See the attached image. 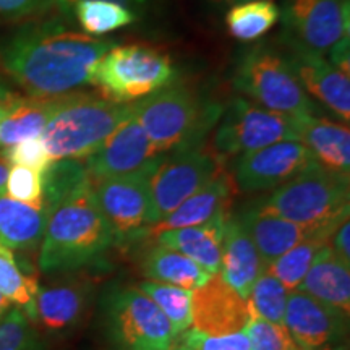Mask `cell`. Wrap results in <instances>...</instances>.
Wrapping results in <instances>:
<instances>
[{
	"label": "cell",
	"instance_id": "681fc988",
	"mask_svg": "<svg viewBox=\"0 0 350 350\" xmlns=\"http://www.w3.org/2000/svg\"><path fill=\"white\" fill-rule=\"evenodd\" d=\"M299 350H300V349H299ZM325 350H329V349H325Z\"/></svg>",
	"mask_w": 350,
	"mask_h": 350
},
{
	"label": "cell",
	"instance_id": "5bb4252c",
	"mask_svg": "<svg viewBox=\"0 0 350 350\" xmlns=\"http://www.w3.org/2000/svg\"><path fill=\"white\" fill-rule=\"evenodd\" d=\"M150 137L130 113L104 142L98 151L86 159V170L91 180L120 177L152 169L163 161Z\"/></svg>",
	"mask_w": 350,
	"mask_h": 350
},
{
	"label": "cell",
	"instance_id": "ab89813d",
	"mask_svg": "<svg viewBox=\"0 0 350 350\" xmlns=\"http://www.w3.org/2000/svg\"><path fill=\"white\" fill-rule=\"evenodd\" d=\"M329 54H327V62H329L332 67H336L340 73L344 75H350V60H349V36H344L339 42H336L334 46L331 47Z\"/></svg>",
	"mask_w": 350,
	"mask_h": 350
},
{
	"label": "cell",
	"instance_id": "c3c4849f",
	"mask_svg": "<svg viewBox=\"0 0 350 350\" xmlns=\"http://www.w3.org/2000/svg\"><path fill=\"white\" fill-rule=\"evenodd\" d=\"M172 350H183V349H182V347H180V345H178V342H177V344H175V347H174Z\"/></svg>",
	"mask_w": 350,
	"mask_h": 350
},
{
	"label": "cell",
	"instance_id": "8d00e7d4",
	"mask_svg": "<svg viewBox=\"0 0 350 350\" xmlns=\"http://www.w3.org/2000/svg\"><path fill=\"white\" fill-rule=\"evenodd\" d=\"M177 342L183 350H250L247 332L240 331L226 336H209L195 327L177 336Z\"/></svg>",
	"mask_w": 350,
	"mask_h": 350
},
{
	"label": "cell",
	"instance_id": "7c38bea8",
	"mask_svg": "<svg viewBox=\"0 0 350 350\" xmlns=\"http://www.w3.org/2000/svg\"><path fill=\"white\" fill-rule=\"evenodd\" d=\"M281 18L284 36L326 54L349 36V0H284Z\"/></svg>",
	"mask_w": 350,
	"mask_h": 350
},
{
	"label": "cell",
	"instance_id": "6da1fadb",
	"mask_svg": "<svg viewBox=\"0 0 350 350\" xmlns=\"http://www.w3.org/2000/svg\"><path fill=\"white\" fill-rule=\"evenodd\" d=\"M116 42L59 21L21 29L0 49V64L29 98H59L90 85L91 68Z\"/></svg>",
	"mask_w": 350,
	"mask_h": 350
},
{
	"label": "cell",
	"instance_id": "83f0119b",
	"mask_svg": "<svg viewBox=\"0 0 350 350\" xmlns=\"http://www.w3.org/2000/svg\"><path fill=\"white\" fill-rule=\"evenodd\" d=\"M38 291L39 286L36 275L26 274L20 268L12 248L0 243V294L34 321L36 319Z\"/></svg>",
	"mask_w": 350,
	"mask_h": 350
},
{
	"label": "cell",
	"instance_id": "52a82bcc",
	"mask_svg": "<svg viewBox=\"0 0 350 350\" xmlns=\"http://www.w3.org/2000/svg\"><path fill=\"white\" fill-rule=\"evenodd\" d=\"M175 80V68L165 52L142 44L113 46L91 68L90 85L116 103L146 98Z\"/></svg>",
	"mask_w": 350,
	"mask_h": 350
},
{
	"label": "cell",
	"instance_id": "7dc6e473",
	"mask_svg": "<svg viewBox=\"0 0 350 350\" xmlns=\"http://www.w3.org/2000/svg\"><path fill=\"white\" fill-rule=\"evenodd\" d=\"M20 98H21V96H20ZM18 98V99H20ZM18 99H15V100H13V103H7V104H0V122H2V119H3V117H5V113L8 112V109H10L12 106H13V104H15L16 103V100H18Z\"/></svg>",
	"mask_w": 350,
	"mask_h": 350
},
{
	"label": "cell",
	"instance_id": "3957f363",
	"mask_svg": "<svg viewBox=\"0 0 350 350\" xmlns=\"http://www.w3.org/2000/svg\"><path fill=\"white\" fill-rule=\"evenodd\" d=\"M222 109L182 81H172L131 104V116L159 154L200 148Z\"/></svg>",
	"mask_w": 350,
	"mask_h": 350
},
{
	"label": "cell",
	"instance_id": "d590c367",
	"mask_svg": "<svg viewBox=\"0 0 350 350\" xmlns=\"http://www.w3.org/2000/svg\"><path fill=\"white\" fill-rule=\"evenodd\" d=\"M5 195L21 203L44 208L42 174L21 165H12L7 177Z\"/></svg>",
	"mask_w": 350,
	"mask_h": 350
},
{
	"label": "cell",
	"instance_id": "9c48e42d",
	"mask_svg": "<svg viewBox=\"0 0 350 350\" xmlns=\"http://www.w3.org/2000/svg\"><path fill=\"white\" fill-rule=\"evenodd\" d=\"M156 167L120 177L91 180L96 201L117 240L137 239L154 226L150 177Z\"/></svg>",
	"mask_w": 350,
	"mask_h": 350
},
{
	"label": "cell",
	"instance_id": "30bf717a",
	"mask_svg": "<svg viewBox=\"0 0 350 350\" xmlns=\"http://www.w3.org/2000/svg\"><path fill=\"white\" fill-rule=\"evenodd\" d=\"M224 167L221 157L201 150V146L163 157L150 177L156 222L175 211L183 201L206 185Z\"/></svg>",
	"mask_w": 350,
	"mask_h": 350
},
{
	"label": "cell",
	"instance_id": "d6a6232c",
	"mask_svg": "<svg viewBox=\"0 0 350 350\" xmlns=\"http://www.w3.org/2000/svg\"><path fill=\"white\" fill-rule=\"evenodd\" d=\"M287 295L288 292L284 284L265 268L253 284L248 305L258 317L268 319L274 325H284Z\"/></svg>",
	"mask_w": 350,
	"mask_h": 350
},
{
	"label": "cell",
	"instance_id": "ac0fdd59",
	"mask_svg": "<svg viewBox=\"0 0 350 350\" xmlns=\"http://www.w3.org/2000/svg\"><path fill=\"white\" fill-rule=\"evenodd\" d=\"M240 219L250 234L265 268L304 240L312 239L314 235H332L344 222L329 226H305L261 211L258 206L252 208L250 211L240 216Z\"/></svg>",
	"mask_w": 350,
	"mask_h": 350
},
{
	"label": "cell",
	"instance_id": "ffe728a7",
	"mask_svg": "<svg viewBox=\"0 0 350 350\" xmlns=\"http://www.w3.org/2000/svg\"><path fill=\"white\" fill-rule=\"evenodd\" d=\"M265 265H262L260 253L255 243L245 229L242 219L227 217L222 237V258L219 275L224 282L239 292L243 299L248 300L253 284L258 279Z\"/></svg>",
	"mask_w": 350,
	"mask_h": 350
},
{
	"label": "cell",
	"instance_id": "f6af8a7d",
	"mask_svg": "<svg viewBox=\"0 0 350 350\" xmlns=\"http://www.w3.org/2000/svg\"><path fill=\"white\" fill-rule=\"evenodd\" d=\"M13 308V304L8 299H5L2 294H0V321L10 313V310Z\"/></svg>",
	"mask_w": 350,
	"mask_h": 350
},
{
	"label": "cell",
	"instance_id": "d6986e66",
	"mask_svg": "<svg viewBox=\"0 0 350 350\" xmlns=\"http://www.w3.org/2000/svg\"><path fill=\"white\" fill-rule=\"evenodd\" d=\"M235 195V183L224 169L196 193L187 198L175 211L151 226L144 235L157 237L161 232L200 226L213 219L229 214V206Z\"/></svg>",
	"mask_w": 350,
	"mask_h": 350
},
{
	"label": "cell",
	"instance_id": "7bdbcfd3",
	"mask_svg": "<svg viewBox=\"0 0 350 350\" xmlns=\"http://www.w3.org/2000/svg\"><path fill=\"white\" fill-rule=\"evenodd\" d=\"M10 163L5 156H0V195L5 193V185H7V177L10 172Z\"/></svg>",
	"mask_w": 350,
	"mask_h": 350
},
{
	"label": "cell",
	"instance_id": "ee69618b",
	"mask_svg": "<svg viewBox=\"0 0 350 350\" xmlns=\"http://www.w3.org/2000/svg\"><path fill=\"white\" fill-rule=\"evenodd\" d=\"M20 94H15L12 93V91H8L5 86L0 85V104H7V103H13L15 99H18Z\"/></svg>",
	"mask_w": 350,
	"mask_h": 350
},
{
	"label": "cell",
	"instance_id": "b9f144b4",
	"mask_svg": "<svg viewBox=\"0 0 350 350\" xmlns=\"http://www.w3.org/2000/svg\"><path fill=\"white\" fill-rule=\"evenodd\" d=\"M59 2L62 3L64 7H68V5H72V3L80 2V0H59ZM104 2L117 3V5H122V7L129 8V10H131V12H135L138 7H142L146 0H104Z\"/></svg>",
	"mask_w": 350,
	"mask_h": 350
},
{
	"label": "cell",
	"instance_id": "ba28073f",
	"mask_svg": "<svg viewBox=\"0 0 350 350\" xmlns=\"http://www.w3.org/2000/svg\"><path fill=\"white\" fill-rule=\"evenodd\" d=\"M297 139L294 119L258 106L245 98H234L222 111L216 133L214 154L219 157L243 154L269 144Z\"/></svg>",
	"mask_w": 350,
	"mask_h": 350
},
{
	"label": "cell",
	"instance_id": "4316f807",
	"mask_svg": "<svg viewBox=\"0 0 350 350\" xmlns=\"http://www.w3.org/2000/svg\"><path fill=\"white\" fill-rule=\"evenodd\" d=\"M86 301V287L81 284H62L39 288L36 295V319L47 329H65L81 318Z\"/></svg>",
	"mask_w": 350,
	"mask_h": 350
},
{
	"label": "cell",
	"instance_id": "603a6c76",
	"mask_svg": "<svg viewBox=\"0 0 350 350\" xmlns=\"http://www.w3.org/2000/svg\"><path fill=\"white\" fill-rule=\"evenodd\" d=\"M305 294L350 313V262L344 261L329 245L314 258L304 281L297 287Z\"/></svg>",
	"mask_w": 350,
	"mask_h": 350
},
{
	"label": "cell",
	"instance_id": "bcb514c9",
	"mask_svg": "<svg viewBox=\"0 0 350 350\" xmlns=\"http://www.w3.org/2000/svg\"><path fill=\"white\" fill-rule=\"evenodd\" d=\"M209 2H214V3H221V5H237V3L250 2V0H209Z\"/></svg>",
	"mask_w": 350,
	"mask_h": 350
},
{
	"label": "cell",
	"instance_id": "e0dca14e",
	"mask_svg": "<svg viewBox=\"0 0 350 350\" xmlns=\"http://www.w3.org/2000/svg\"><path fill=\"white\" fill-rule=\"evenodd\" d=\"M250 319V305L219 274L191 291V326L209 336L240 332Z\"/></svg>",
	"mask_w": 350,
	"mask_h": 350
},
{
	"label": "cell",
	"instance_id": "f1b7e54d",
	"mask_svg": "<svg viewBox=\"0 0 350 350\" xmlns=\"http://www.w3.org/2000/svg\"><path fill=\"white\" fill-rule=\"evenodd\" d=\"M281 18V8L273 0H250L237 3L227 12L229 33L240 41H255L265 36Z\"/></svg>",
	"mask_w": 350,
	"mask_h": 350
},
{
	"label": "cell",
	"instance_id": "9a60e30c",
	"mask_svg": "<svg viewBox=\"0 0 350 350\" xmlns=\"http://www.w3.org/2000/svg\"><path fill=\"white\" fill-rule=\"evenodd\" d=\"M347 314L297 291L288 292L284 326L300 350H325L347 331Z\"/></svg>",
	"mask_w": 350,
	"mask_h": 350
},
{
	"label": "cell",
	"instance_id": "60d3db41",
	"mask_svg": "<svg viewBox=\"0 0 350 350\" xmlns=\"http://www.w3.org/2000/svg\"><path fill=\"white\" fill-rule=\"evenodd\" d=\"M349 237H350V221L347 217L342 224H340L338 229L334 230V234H332L331 242H329V247L332 248V250L338 253V255L347 262H350Z\"/></svg>",
	"mask_w": 350,
	"mask_h": 350
},
{
	"label": "cell",
	"instance_id": "44dd1931",
	"mask_svg": "<svg viewBox=\"0 0 350 350\" xmlns=\"http://www.w3.org/2000/svg\"><path fill=\"white\" fill-rule=\"evenodd\" d=\"M297 139L304 143L318 164L331 172L345 175L350 172V130L325 117H294Z\"/></svg>",
	"mask_w": 350,
	"mask_h": 350
},
{
	"label": "cell",
	"instance_id": "d4e9b609",
	"mask_svg": "<svg viewBox=\"0 0 350 350\" xmlns=\"http://www.w3.org/2000/svg\"><path fill=\"white\" fill-rule=\"evenodd\" d=\"M60 98H20L0 122V148L41 137Z\"/></svg>",
	"mask_w": 350,
	"mask_h": 350
},
{
	"label": "cell",
	"instance_id": "7a4b0ae2",
	"mask_svg": "<svg viewBox=\"0 0 350 350\" xmlns=\"http://www.w3.org/2000/svg\"><path fill=\"white\" fill-rule=\"evenodd\" d=\"M113 242L116 234L100 211L90 178L47 209L39 268L44 273L75 269Z\"/></svg>",
	"mask_w": 350,
	"mask_h": 350
},
{
	"label": "cell",
	"instance_id": "cb8c5ba5",
	"mask_svg": "<svg viewBox=\"0 0 350 350\" xmlns=\"http://www.w3.org/2000/svg\"><path fill=\"white\" fill-rule=\"evenodd\" d=\"M47 209L0 195V243L12 250H33L41 245Z\"/></svg>",
	"mask_w": 350,
	"mask_h": 350
},
{
	"label": "cell",
	"instance_id": "8992f818",
	"mask_svg": "<svg viewBox=\"0 0 350 350\" xmlns=\"http://www.w3.org/2000/svg\"><path fill=\"white\" fill-rule=\"evenodd\" d=\"M232 85L240 94L256 100L258 106L292 119L313 116L317 111L286 54L266 44L252 47L240 55Z\"/></svg>",
	"mask_w": 350,
	"mask_h": 350
},
{
	"label": "cell",
	"instance_id": "4dcf8cb0",
	"mask_svg": "<svg viewBox=\"0 0 350 350\" xmlns=\"http://www.w3.org/2000/svg\"><path fill=\"white\" fill-rule=\"evenodd\" d=\"M78 23L90 36H104L135 23L137 15L129 8L104 0H80L75 5Z\"/></svg>",
	"mask_w": 350,
	"mask_h": 350
},
{
	"label": "cell",
	"instance_id": "7402d4cb",
	"mask_svg": "<svg viewBox=\"0 0 350 350\" xmlns=\"http://www.w3.org/2000/svg\"><path fill=\"white\" fill-rule=\"evenodd\" d=\"M227 217L229 214L200 226L164 230L156 237L157 243L188 256L208 274H219Z\"/></svg>",
	"mask_w": 350,
	"mask_h": 350
},
{
	"label": "cell",
	"instance_id": "74e56055",
	"mask_svg": "<svg viewBox=\"0 0 350 350\" xmlns=\"http://www.w3.org/2000/svg\"><path fill=\"white\" fill-rule=\"evenodd\" d=\"M3 156L7 157L10 165H21V167L36 170L39 174H42L52 163L41 142V137L13 144V146L7 148Z\"/></svg>",
	"mask_w": 350,
	"mask_h": 350
},
{
	"label": "cell",
	"instance_id": "8fae6325",
	"mask_svg": "<svg viewBox=\"0 0 350 350\" xmlns=\"http://www.w3.org/2000/svg\"><path fill=\"white\" fill-rule=\"evenodd\" d=\"M109 314L113 338L125 350H172L177 344L169 319L138 287L113 295Z\"/></svg>",
	"mask_w": 350,
	"mask_h": 350
},
{
	"label": "cell",
	"instance_id": "4fadbf2b",
	"mask_svg": "<svg viewBox=\"0 0 350 350\" xmlns=\"http://www.w3.org/2000/svg\"><path fill=\"white\" fill-rule=\"evenodd\" d=\"M314 157L304 143L286 139L243 152L234 172L235 188L245 193L274 190L299 175Z\"/></svg>",
	"mask_w": 350,
	"mask_h": 350
},
{
	"label": "cell",
	"instance_id": "1f68e13d",
	"mask_svg": "<svg viewBox=\"0 0 350 350\" xmlns=\"http://www.w3.org/2000/svg\"><path fill=\"white\" fill-rule=\"evenodd\" d=\"M144 295H148L159 310L165 314L172 325L175 334L180 336L182 332L191 327V291L187 288L169 286V284L156 281H143L138 286Z\"/></svg>",
	"mask_w": 350,
	"mask_h": 350
},
{
	"label": "cell",
	"instance_id": "f35d334b",
	"mask_svg": "<svg viewBox=\"0 0 350 350\" xmlns=\"http://www.w3.org/2000/svg\"><path fill=\"white\" fill-rule=\"evenodd\" d=\"M59 0H0V21L29 18L49 10Z\"/></svg>",
	"mask_w": 350,
	"mask_h": 350
},
{
	"label": "cell",
	"instance_id": "484cf974",
	"mask_svg": "<svg viewBox=\"0 0 350 350\" xmlns=\"http://www.w3.org/2000/svg\"><path fill=\"white\" fill-rule=\"evenodd\" d=\"M143 273L150 281L169 284L187 291L204 286L211 278L193 260L157 243L143 261Z\"/></svg>",
	"mask_w": 350,
	"mask_h": 350
},
{
	"label": "cell",
	"instance_id": "e575fe53",
	"mask_svg": "<svg viewBox=\"0 0 350 350\" xmlns=\"http://www.w3.org/2000/svg\"><path fill=\"white\" fill-rule=\"evenodd\" d=\"M245 332L248 336L250 350H299L284 325H274L268 319L258 317L250 308Z\"/></svg>",
	"mask_w": 350,
	"mask_h": 350
},
{
	"label": "cell",
	"instance_id": "f546056e",
	"mask_svg": "<svg viewBox=\"0 0 350 350\" xmlns=\"http://www.w3.org/2000/svg\"><path fill=\"white\" fill-rule=\"evenodd\" d=\"M332 235H314V237L304 240V242L295 245L292 250L284 253L278 260H274L271 265L266 266L274 278L284 284L287 292L297 291L300 282L304 281L305 274L308 273L310 266L319 252L329 245Z\"/></svg>",
	"mask_w": 350,
	"mask_h": 350
},
{
	"label": "cell",
	"instance_id": "5b68a950",
	"mask_svg": "<svg viewBox=\"0 0 350 350\" xmlns=\"http://www.w3.org/2000/svg\"><path fill=\"white\" fill-rule=\"evenodd\" d=\"M349 177L313 161L294 178L274 188L258 206L305 226L340 224L349 217Z\"/></svg>",
	"mask_w": 350,
	"mask_h": 350
},
{
	"label": "cell",
	"instance_id": "836d02e7",
	"mask_svg": "<svg viewBox=\"0 0 350 350\" xmlns=\"http://www.w3.org/2000/svg\"><path fill=\"white\" fill-rule=\"evenodd\" d=\"M0 350H42L31 319L20 308H12L0 321Z\"/></svg>",
	"mask_w": 350,
	"mask_h": 350
},
{
	"label": "cell",
	"instance_id": "277c9868",
	"mask_svg": "<svg viewBox=\"0 0 350 350\" xmlns=\"http://www.w3.org/2000/svg\"><path fill=\"white\" fill-rule=\"evenodd\" d=\"M131 113V104L98 93L64 94L44 126L41 142L51 161L88 159Z\"/></svg>",
	"mask_w": 350,
	"mask_h": 350
},
{
	"label": "cell",
	"instance_id": "2e32d148",
	"mask_svg": "<svg viewBox=\"0 0 350 350\" xmlns=\"http://www.w3.org/2000/svg\"><path fill=\"white\" fill-rule=\"evenodd\" d=\"M284 54L308 94L319 100L340 120L350 119V77L332 67L323 54L306 49L282 34Z\"/></svg>",
	"mask_w": 350,
	"mask_h": 350
}]
</instances>
